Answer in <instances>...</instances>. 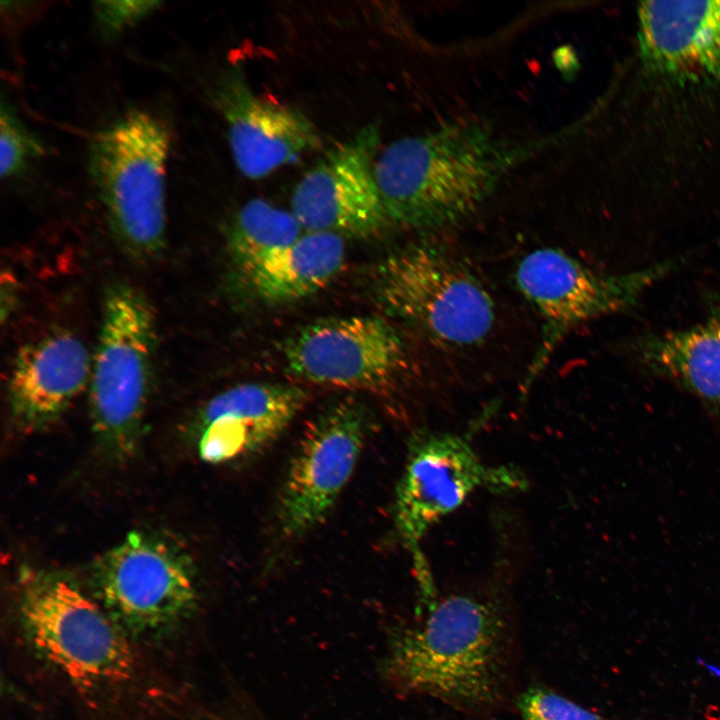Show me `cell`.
I'll return each mask as SVG.
<instances>
[{
	"mask_svg": "<svg viewBox=\"0 0 720 720\" xmlns=\"http://www.w3.org/2000/svg\"><path fill=\"white\" fill-rule=\"evenodd\" d=\"M426 610L388 639L387 680L470 716H488L514 701L518 661L515 618L504 593L471 587L425 597Z\"/></svg>",
	"mask_w": 720,
	"mask_h": 720,
	"instance_id": "cell-1",
	"label": "cell"
},
{
	"mask_svg": "<svg viewBox=\"0 0 720 720\" xmlns=\"http://www.w3.org/2000/svg\"><path fill=\"white\" fill-rule=\"evenodd\" d=\"M542 145L507 140L480 121L449 122L401 137L374 163L388 220L414 229L455 223Z\"/></svg>",
	"mask_w": 720,
	"mask_h": 720,
	"instance_id": "cell-2",
	"label": "cell"
},
{
	"mask_svg": "<svg viewBox=\"0 0 720 720\" xmlns=\"http://www.w3.org/2000/svg\"><path fill=\"white\" fill-rule=\"evenodd\" d=\"M170 137L154 116L125 114L94 135L88 169L116 238L133 257L159 255L166 239Z\"/></svg>",
	"mask_w": 720,
	"mask_h": 720,
	"instance_id": "cell-3",
	"label": "cell"
},
{
	"mask_svg": "<svg viewBox=\"0 0 720 720\" xmlns=\"http://www.w3.org/2000/svg\"><path fill=\"white\" fill-rule=\"evenodd\" d=\"M102 312L89 382L91 416L104 446L124 457L136 448L149 400L155 321L142 293L124 283L107 289Z\"/></svg>",
	"mask_w": 720,
	"mask_h": 720,
	"instance_id": "cell-4",
	"label": "cell"
},
{
	"mask_svg": "<svg viewBox=\"0 0 720 720\" xmlns=\"http://www.w3.org/2000/svg\"><path fill=\"white\" fill-rule=\"evenodd\" d=\"M377 292L392 315L443 345L478 344L495 319L493 300L478 278L451 254L427 244L387 257L378 269Z\"/></svg>",
	"mask_w": 720,
	"mask_h": 720,
	"instance_id": "cell-5",
	"label": "cell"
},
{
	"mask_svg": "<svg viewBox=\"0 0 720 720\" xmlns=\"http://www.w3.org/2000/svg\"><path fill=\"white\" fill-rule=\"evenodd\" d=\"M18 607L35 647L71 680L98 685L127 677L132 656L125 639L71 580L24 569Z\"/></svg>",
	"mask_w": 720,
	"mask_h": 720,
	"instance_id": "cell-6",
	"label": "cell"
},
{
	"mask_svg": "<svg viewBox=\"0 0 720 720\" xmlns=\"http://www.w3.org/2000/svg\"><path fill=\"white\" fill-rule=\"evenodd\" d=\"M679 264L680 259H669L637 271L603 275L557 248L544 247L527 254L516 268L515 282L544 324L524 385L528 387L535 379L571 329L631 308Z\"/></svg>",
	"mask_w": 720,
	"mask_h": 720,
	"instance_id": "cell-7",
	"label": "cell"
},
{
	"mask_svg": "<svg viewBox=\"0 0 720 720\" xmlns=\"http://www.w3.org/2000/svg\"><path fill=\"white\" fill-rule=\"evenodd\" d=\"M521 478L505 467H490L460 435L418 432L411 439L396 489L394 520L411 549L443 517L481 488H519Z\"/></svg>",
	"mask_w": 720,
	"mask_h": 720,
	"instance_id": "cell-8",
	"label": "cell"
},
{
	"mask_svg": "<svg viewBox=\"0 0 720 720\" xmlns=\"http://www.w3.org/2000/svg\"><path fill=\"white\" fill-rule=\"evenodd\" d=\"M288 372L318 385L382 392L405 368L403 342L378 316H347L315 321L284 347Z\"/></svg>",
	"mask_w": 720,
	"mask_h": 720,
	"instance_id": "cell-9",
	"label": "cell"
},
{
	"mask_svg": "<svg viewBox=\"0 0 720 720\" xmlns=\"http://www.w3.org/2000/svg\"><path fill=\"white\" fill-rule=\"evenodd\" d=\"M365 408L340 401L304 431L289 464L278 504L281 532L300 536L323 520L351 478L368 427Z\"/></svg>",
	"mask_w": 720,
	"mask_h": 720,
	"instance_id": "cell-10",
	"label": "cell"
},
{
	"mask_svg": "<svg viewBox=\"0 0 720 720\" xmlns=\"http://www.w3.org/2000/svg\"><path fill=\"white\" fill-rule=\"evenodd\" d=\"M105 604L137 627H156L187 613L196 599L187 555L170 541L134 532L99 557L92 570Z\"/></svg>",
	"mask_w": 720,
	"mask_h": 720,
	"instance_id": "cell-11",
	"label": "cell"
},
{
	"mask_svg": "<svg viewBox=\"0 0 720 720\" xmlns=\"http://www.w3.org/2000/svg\"><path fill=\"white\" fill-rule=\"evenodd\" d=\"M379 143L378 126L369 124L305 172L291 195L305 232L369 237L389 223L374 175Z\"/></svg>",
	"mask_w": 720,
	"mask_h": 720,
	"instance_id": "cell-12",
	"label": "cell"
},
{
	"mask_svg": "<svg viewBox=\"0 0 720 720\" xmlns=\"http://www.w3.org/2000/svg\"><path fill=\"white\" fill-rule=\"evenodd\" d=\"M213 100L225 120L234 162L248 178L265 177L321 145L301 111L255 93L239 67L220 77Z\"/></svg>",
	"mask_w": 720,
	"mask_h": 720,
	"instance_id": "cell-13",
	"label": "cell"
},
{
	"mask_svg": "<svg viewBox=\"0 0 720 720\" xmlns=\"http://www.w3.org/2000/svg\"><path fill=\"white\" fill-rule=\"evenodd\" d=\"M637 38L652 73L679 84L720 83V0L642 2Z\"/></svg>",
	"mask_w": 720,
	"mask_h": 720,
	"instance_id": "cell-14",
	"label": "cell"
},
{
	"mask_svg": "<svg viewBox=\"0 0 720 720\" xmlns=\"http://www.w3.org/2000/svg\"><path fill=\"white\" fill-rule=\"evenodd\" d=\"M307 400L303 389L244 383L214 396L198 417V451L212 464L251 455L276 440Z\"/></svg>",
	"mask_w": 720,
	"mask_h": 720,
	"instance_id": "cell-15",
	"label": "cell"
},
{
	"mask_svg": "<svg viewBox=\"0 0 720 720\" xmlns=\"http://www.w3.org/2000/svg\"><path fill=\"white\" fill-rule=\"evenodd\" d=\"M92 358L70 332L50 334L17 354L9 378V402L16 422L37 428L60 416L90 382Z\"/></svg>",
	"mask_w": 720,
	"mask_h": 720,
	"instance_id": "cell-16",
	"label": "cell"
},
{
	"mask_svg": "<svg viewBox=\"0 0 720 720\" xmlns=\"http://www.w3.org/2000/svg\"><path fill=\"white\" fill-rule=\"evenodd\" d=\"M631 349L645 369L693 396L720 421V290L707 297L704 318L696 324L640 336Z\"/></svg>",
	"mask_w": 720,
	"mask_h": 720,
	"instance_id": "cell-17",
	"label": "cell"
},
{
	"mask_svg": "<svg viewBox=\"0 0 720 720\" xmlns=\"http://www.w3.org/2000/svg\"><path fill=\"white\" fill-rule=\"evenodd\" d=\"M345 252L343 237L305 232L292 245L266 257L244 277L263 301H295L325 287L342 268Z\"/></svg>",
	"mask_w": 720,
	"mask_h": 720,
	"instance_id": "cell-18",
	"label": "cell"
},
{
	"mask_svg": "<svg viewBox=\"0 0 720 720\" xmlns=\"http://www.w3.org/2000/svg\"><path fill=\"white\" fill-rule=\"evenodd\" d=\"M302 231L291 211L263 199H252L230 224L228 253L235 267L245 275L266 257L296 242Z\"/></svg>",
	"mask_w": 720,
	"mask_h": 720,
	"instance_id": "cell-19",
	"label": "cell"
},
{
	"mask_svg": "<svg viewBox=\"0 0 720 720\" xmlns=\"http://www.w3.org/2000/svg\"><path fill=\"white\" fill-rule=\"evenodd\" d=\"M44 152L40 141L24 127L4 102L0 111V175L11 179L22 173L31 160Z\"/></svg>",
	"mask_w": 720,
	"mask_h": 720,
	"instance_id": "cell-20",
	"label": "cell"
},
{
	"mask_svg": "<svg viewBox=\"0 0 720 720\" xmlns=\"http://www.w3.org/2000/svg\"><path fill=\"white\" fill-rule=\"evenodd\" d=\"M513 702L522 720H615L538 684L517 693Z\"/></svg>",
	"mask_w": 720,
	"mask_h": 720,
	"instance_id": "cell-21",
	"label": "cell"
},
{
	"mask_svg": "<svg viewBox=\"0 0 720 720\" xmlns=\"http://www.w3.org/2000/svg\"><path fill=\"white\" fill-rule=\"evenodd\" d=\"M160 5L158 1H98L93 10L101 30L114 35L141 22Z\"/></svg>",
	"mask_w": 720,
	"mask_h": 720,
	"instance_id": "cell-22",
	"label": "cell"
}]
</instances>
